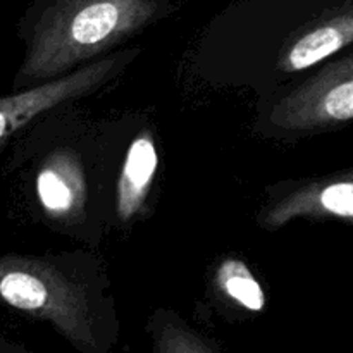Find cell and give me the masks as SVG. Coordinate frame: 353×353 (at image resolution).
Returning a JSON list of instances; mask_svg holds the SVG:
<instances>
[{
    "mask_svg": "<svg viewBox=\"0 0 353 353\" xmlns=\"http://www.w3.org/2000/svg\"><path fill=\"white\" fill-rule=\"evenodd\" d=\"M265 121L274 133L286 137L323 133L353 123V50L278 97Z\"/></svg>",
    "mask_w": 353,
    "mask_h": 353,
    "instance_id": "cell-3",
    "label": "cell"
},
{
    "mask_svg": "<svg viewBox=\"0 0 353 353\" xmlns=\"http://www.w3.org/2000/svg\"><path fill=\"white\" fill-rule=\"evenodd\" d=\"M171 0H48L23 28L12 90H24L112 54L171 14Z\"/></svg>",
    "mask_w": 353,
    "mask_h": 353,
    "instance_id": "cell-1",
    "label": "cell"
},
{
    "mask_svg": "<svg viewBox=\"0 0 353 353\" xmlns=\"http://www.w3.org/2000/svg\"><path fill=\"white\" fill-rule=\"evenodd\" d=\"M107 276L86 254L0 255V303L48 321L79 347L95 345Z\"/></svg>",
    "mask_w": 353,
    "mask_h": 353,
    "instance_id": "cell-2",
    "label": "cell"
},
{
    "mask_svg": "<svg viewBox=\"0 0 353 353\" xmlns=\"http://www.w3.org/2000/svg\"><path fill=\"white\" fill-rule=\"evenodd\" d=\"M217 290L231 302L250 312H262L265 307V293L261 283L241 259H224L214 272Z\"/></svg>",
    "mask_w": 353,
    "mask_h": 353,
    "instance_id": "cell-8",
    "label": "cell"
},
{
    "mask_svg": "<svg viewBox=\"0 0 353 353\" xmlns=\"http://www.w3.org/2000/svg\"><path fill=\"white\" fill-rule=\"evenodd\" d=\"M0 353H21L16 345H10L9 341L0 340Z\"/></svg>",
    "mask_w": 353,
    "mask_h": 353,
    "instance_id": "cell-9",
    "label": "cell"
},
{
    "mask_svg": "<svg viewBox=\"0 0 353 353\" xmlns=\"http://www.w3.org/2000/svg\"><path fill=\"white\" fill-rule=\"evenodd\" d=\"M138 52L137 48L112 52L61 78L0 97V155L41 116L103 88L137 59Z\"/></svg>",
    "mask_w": 353,
    "mask_h": 353,
    "instance_id": "cell-4",
    "label": "cell"
},
{
    "mask_svg": "<svg viewBox=\"0 0 353 353\" xmlns=\"http://www.w3.org/2000/svg\"><path fill=\"white\" fill-rule=\"evenodd\" d=\"M296 219L353 223V168L278 190L259 216L271 231Z\"/></svg>",
    "mask_w": 353,
    "mask_h": 353,
    "instance_id": "cell-5",
    "label": "cell"
},
{
    "mask_svg": "<svg viewBox=\"0 0 353 353\" xmlns=\"http://www.w3.org/2000/svg\"><path fill=\"white\" fill-rule=\"evenodd\" d=\"M33 195L41 216L54 224L72 226L85 212L86 178L74 152L59 148L38 162Z\"/></svg>",
    "mask_w": 353,
    "mask_h": 353,
    "instance_id": "cell-6",
    "label": "cell"
},
{
    "mask_svg": "<svg viewBox=\"0 0 353 353\" xmlns=\"http://www.w3.org/2000/svg\"><path fill=\"white\" fill-rule=\"evenodd\" d=\"M159 169V154L152 131H141L128 147L116 185V217L130 224L145 212Z\"/></svg>",
    "mask_w": 353,
    "mask_h": 353,
    "instance_id": "cell-7",
    "label": "cell"
}]
</instances>
